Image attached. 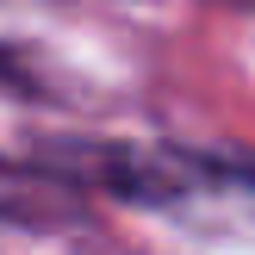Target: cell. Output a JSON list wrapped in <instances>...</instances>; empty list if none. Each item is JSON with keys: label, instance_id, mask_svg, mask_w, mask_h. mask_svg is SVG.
I'll return each instance as SVG.
<instances>
[{"label": "cell", "instance_id": "cell-1", "mask_svg": "<svg viewBox=\"0 0 255 255\" xmlns=\"http://www.w3.org/2000/svg\"><path fill=\"white\" fill-rule=\"evenodd\" d=\"M81 218V193L44 168V162L0 156V224L6 231H56Z\"/></svg>", "mask_w": 255, "mask_h": 255}]
</instances>
